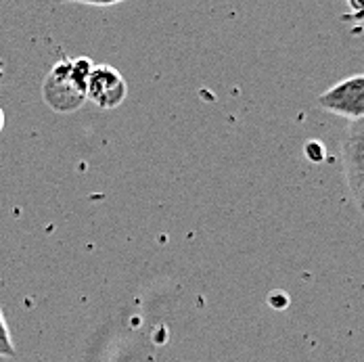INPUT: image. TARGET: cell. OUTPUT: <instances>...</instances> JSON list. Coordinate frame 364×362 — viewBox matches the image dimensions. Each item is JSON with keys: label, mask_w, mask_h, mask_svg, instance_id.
Segmentation results:
<instances>
[{"label": "cell", "mask_w": 364, "mask_h": 362, "mask_svg": "<svg viewBox=\"0 0 364 362\" xmlns=\"http://www.w3.org/2000/svg\"><path fill=\"white\" fill-rule=\"evenodd\" d=\"M95 63L88 57L61 59L50 68L42 84V99L57 113H72L82 107L86 99V82Z\"/></svg>", "instance_id": "1"}, {"label": "cell", "mask_w": 364, "mask_h": 362, "mask_svg": "<svg viewBox=\"0 0 364 362\" xmlns=\"http://www.w3.org/2000/svg\"><path fill=\"white\" fill-rule=\"evenodd\" d=\"M343 176L354 206L364 214V117L350 122L341 143Z\"/></svg>", "instance_id": "2"}, {"label": "cell", "mask_w": 364, "mask_h": 362, "mask_svg": "<svg viewBox=\"0 0 364 362\" xmlns=\"http://www.w3.org/2000/svg\"><path fill=\"white\" fill-rule=\"evenodd\" d=\"M318 107L350 122L364 117V73H354L335 82L318 97Z\"/></svg>", "instance_id": "3"}, {"label": "cell", "mask_w": 364, "mask_h": 362, "mask_svg": "<svg viewBox=\"0 0 364 362\" xmlns=\"http://www.w3.org/2000/svg\"><path fill=\"white\" fill-rule=\"evenodd\" d=\"M128 97L126 78L113 65H95L86 82V99L99 109L119 107Z\"/></svg>", "instance_id": "4"}, {"label": "cell", "mask_w": 364, "mask_h": 362, "mask_svg": "<svg viewBox=\"0 0 364 362\" xmlns=\"http://www.w3.org/2000/svg\"><path fill=\"white\" fill-rule=\"evenodd\" d=\"M15 356V346L11 339V331L6 325V319L0 310V358H13Z\"/></svg>", "instance_id": "5"}, {"label": "cell", "mask_w": 364, "mask_h": 362, "mask_svg": "<svg viewBox=\"0 0 364 362\" xmlns=\"http://www.w3.org/2000/svg\"><path fill=\"white\" fill-rule=\"evenodd\" d=\"M266 302H268V306H270L272 310H285V308H289L291 297H289V293L277 289V291H272V293H268Z\"/></svg>", "instance_id": "6"}, {"label": "cell", "mask_w": 364, "mask_h": 362, "mask_svg": "<svg viewBox=\"0 0 364 362\" xmlns=\"http://www.w3.org/2000/svg\"><path fill=\"white\" fill-rule=\"evenodd\" d=\"M57 4H63V2H73V4H86V6H113V4H119V2H126V0H55Z\"/></svg>", "instance_id": "7"}, {"label": "cell", "mask_w": 364, "mask_h": 362, "mask_svg": "<svg viewBox=\"0 0 364 362\" xmlns=\"http://www.w3.org/2000/svg\"><path fill=\"white\" fill-rule=\"evenodd\" d=\"M306 155H308L310 159H314V161H321V159L325 157V145L312 141L310 145L306 147Z\"/></svg>", "instance_id": "8"}, {"label": "cell", "mask_w": 364, "mask_h": 362, "mask_svg": "<svg viewBox=\"0 0 364 362\" xmlns=\"http://www.w3.org/2000/svg\"><path fill=\"white\" fill-rule=\"evenodd\" d=\"M354 19H364V0H346Z\"/></svg>", "instance_id": "9"}, {"label": "cell", "mask_w": 364, "mask_h": 362, "mask_svg": "<svg viewBox=\"0 0 364 362\" xmlns=\"http://www.w3.org/2000/svg\"><path fill=\"white\" fill-rule=\"evenodd\" d=\"M4 124H6V119H4V111L0 107V132L4 130Z\"/></svg>", "instance_id": "10"}]
</instances>
